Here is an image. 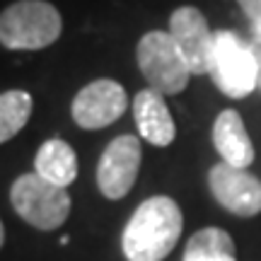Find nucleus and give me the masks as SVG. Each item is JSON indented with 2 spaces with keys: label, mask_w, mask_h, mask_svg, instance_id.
<instances>
[{
  "label": "nucleus",
  "mask_w": 261,
  "mask_h": 261,
  "mask_svg": "<svg viewBox=\"0 0 261 261\" xmlns=\"http://www.w3.org/2000/svg\"><path fill=\"white\" fill-rule=\"evenodd\" d=\"M184 215L174 198L152 196L133 211L123 227L121 249L128 261H162L177 247Z\"/></svg>",
  "instance_id": "nucleus-1"
},
{
  "label": "nucleus",
  "mask_w": 261,
  "mask_h": 261,
  "mask_svg": "<svg viewBox=\"0 0 261 261\" xmlns=\"http://www.w3.org/2000/svg\"><path fill=\"white\" fill-rule=\"evenodd\" d=\"M61 32V12L46 0H17L0 12V44L10 51L46 48Z\"/></svg>",
  "instance_id": "nucleus-2"
},
{
  "label": "nucleus",
  "mask_w": 261,
  "mask_h": 261,
  "mask_svg": "<svg viewBox=\"0 0 261 261\" xmlns=\"http://www.w3.org/2000/svg\"><path fill=\"white\" fill-rule=\"evenodd\" d=\"M10 203L24 223L51 232L68 220L73 201L65 189L41 179L37 172H27L15 179L10 189Z\"/></svg>",
  "instance_id": "nucleus-3"
},
{
  "label": "nucleus",
  "mask_w": 261,
  "mask_h": 261,
  "mask_svg": "<svg viewBox=\"0 0 261 261\" xmlns=\"http://www.w3.org/2000/svg\"><path fill=\"white\" fill-rule=\"evenodd\" d=\"M213 83L225 97L244 99L259 87L261 65L254 48L240 39L234 32L220 29L215 32V54H213Z\"/></svg>",
  "instance_id": "nucleus-4"
},
{
  "label": "nucleus",
  "mask_w": 261,
  "mask_h": 261,
  "mask_svg": "<svg viewBox=\"0 0 261 261\" xmlns=\"http://www.w3.org/2000/svg\"><path fill=\"white\" fill-rule=\"evenodd\" d=\"M136 58H138V68L145 83L150 85V90L160 92L162 97L187 90L191 70L184 56L179 54L169 32L152 29L148 34H143L136 48Z\"/></svg>",
  "instance_id": "nucleus-5"
},
{
  "label": "nucleus",
  "mask_w": 261,
  "mask_h": 261,
  "mask_svg": "<svg viewBox=\"0 0 261 261\" xmlns=\"http://www.w3.org/2000/svg\"><path fill=\"white\" fill-rule=\"evenodd\" d=\"M169 34L184 56L191 75H205L213 68L215 34L198 8L184 5L169 15Z\"/></svg>",
  "instance_id": "nucleus-6"
},
{
  "label": "nucleus",
  "mask_w": 261,
  "mask_h": 261,
  "mask_svg": "<svg viewBox=\"0 0 261 261\" xmlns=\"http://www.w3.org/2000/svg\"><path fill=\"white\" fill-rule=\"evenodd\" d=\"M128 109V94L116 80L99 77L85 85L73 99V121L85 130H99L121 119Z\"/></svg>",
  "instance_id": "nucleus-7"
},
{
  "label": "nucleus",
  "mask_w": 261,
  "mask_h": 261,
  "mask_svg": "<svg viewBox=\"0 0 261 261\" xmlns=\"http://www.w3.org/2000/svg\"><path fill=\"white\" fill-rule=\"evenodd\" d=\"M208 187L218 203L227 213L254 218L261 213V179L247 169H237L227 162H218L208 172Z\"/></svg>",
  "instance_id": "nucleus-8"
},
{
  "label": "nucleus",
  "mask_w": 261,
  "mask_h": 261,
  "mask_svg": "<svg viewBox=\"0 0 261 261\" xmlns=\"http://www.w3.org/2000/svg\"><path fill=\"white\" fill-rule=\"evenodd\" d=\"M140 140L130 133L114 138L104 148L97 165V187L107 198L119 201L130 191L138 179L140 167Z\"/></svg>",
  "instance_id": "nucleus-9"
},
{
  "label": "nucleus",
  "mask_w": 261,
  "mask_h": 261,
  "mask_svg": "<svg viewBox=\"0 0 261 261\" xmlns=\"http://www.w3.org/2000/svg\"><path fill=\"white\" fill-rule=\"evenodd\" d=\"M133 119L138 126V133L143 140H148L158 148H167L169 143H174L177 126L174 119L167 109L165 97L155 90H140L133 99Z\"/></svg>",
  "instance_id": "nucleus-10"
},
{
  "label": "nucleus",
  "mask_w": 261,
  "mask_h": 261,
  "mask_svg": "<svg viewBox=\"0 0 261 261\" xmlns=\"http://www.w3.org/2000/svg\"><path fill=\"white\" fill-rule=\"evenodd\" d=\"M213 145L220 152L223 162H227V165H232L237 169H247L256 158L254 143L249 138L247 128H244L242 116L234 109L220 112L218 119L213 121Z\"/></svg>",
  "instance_id": "nucleus-11"
},
{
  "label": "nucleus",
  "mask_w": 261,
  "mask_h": 261,
  "mask_svg": "<svg viewBox=\"0 0 261 261\" xmlns=\"http://www.w3.org/2000/svg\"><path fill=\"white\" fill-rule=\"evenodd\" d=\"M34 172L41 179L65 189L77 179V155L63 138H51L39 148L34 158Z\"/></svg>",
  "instance_id": "nucleus-12"
},
{
  "label": "nucleus",
  "mask_w": 261,
  "mask_h": 261,
  "mask_svg": "<svg viewBox=\"0 0 261 261\" xmlns=\"http://www.w3.org/2000/svg\"><path fill=\"white\" fill-rule=\"evenodd\" d=\"M181 261H237L234 240L223 227H203L191 234Z\"/></svg>",
  "instance_id": "nucleus-13"
},
{
  "label": "nucleus",
  "mask_w": 261,
  "mask_h": 261,
  "mask_svg": "<svg viewBox=\"0 0 261 261\" xmlns=\"http://www.w3.org/2000/svg\"><path fill=\"white\" fill-rule=\"evenodd\" d=\"M32 109L34 99L24 90H8L0 94V143H8L27 126Z\"/></svg>",
  "instance_id": "nucleus-14"
},
{
  "label": "nucleus",
  "mask_w": 261,
  "mask_h": 261,
  "mask_svg": "<svg viewBox=\"0 0 261 261\" xmlns=\"http://www.w3.org/2000/svg\"><path fill=\"white\" fill-rule=\"evenodd\" d=\"M237 3H240L242 12L247 15L249 24H252L256 44H261V0H237Z\"/></svg>",
  "instance_id": "nucleus-15"
},
{
  "label": "nucleus",
  "mask_w": 261,
  "mask_h": 261,
  "mask_svg": "<svg viewBox=\"0 0 261 261\" xmlns=\"http://www.w3.org/2000/svg\"><path fill=\"white\" fill-rule=\"evenodd\" d=\"M5 244V227H3V220H0V247Z\"/></svg>",
  "instance_id": "nucleus-16"
},
{
  "label": "nucleus",
  "mask_w": 261,
  "mask_h": 261,
  "mask_svg": "<svg viewBox=\"0 0 261 261\" xmlns=\"http://www.w3.org/2000/svg\"><path fill=\"white\" fill-rule=\"evenodd\" d=\"M259 90H261V77H259Z\"/></svg>",
  "instance_id": "nucleus-17"
}]
</instances>
